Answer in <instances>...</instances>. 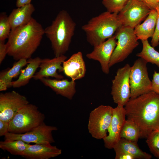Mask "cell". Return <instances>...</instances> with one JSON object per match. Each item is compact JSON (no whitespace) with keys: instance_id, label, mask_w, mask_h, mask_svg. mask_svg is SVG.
Returning <instances> with one entry per match:
<instances>
[{"instance_id":"cell-1","label":"cell","mask_w":159,"mask_h":159,"mask_svg":"<svg viewBox=\"0 0 159 159\" xmlns=\"http://www.w3.org/2000/svg\"><path fill=\"white\" fill-rule=\"evenodd\" d=\"M124 106L126 117L138 126L141 138L159 130V94L151 91L130 98Z\"/></svg>"},{"instance_id":"cell-2","label":"cell","mask_w":159,"mask_h":159,"mask_svg":"<svg viewBox=\"0 0 159 159\" xmlns=\"http://www.w3.org/2000/svg\"><path fill=\"white\" fill-rule=\"evenodd\" d=\"M44 34L42 25L32 18L27 24L11 30L6 43L7 54L16 61L31 58Z\"/></svg>"},{"instance_id":"cell-3","label":"cell","mask_w":159,"mask_h":159,"mask_svg":"<svg viewBox=\"0 0 159 159\" xmlns=\"http://www.w3.org/2000/svg\"><path fill=\"white\" fill-rule=\"evenodd\" d=\"M76 25L69 13L63 10L44 29V34L51 42L55 57L64 55L68 50Z\"/></svg>"},{"instance_id":"cell-4","label":"cell","mask_w":159,"mask_h":159,"mask_svg":"<svg viewBox=\"0 0 159 159\" xmlns=\"http://www.w3.org/2000/svg\"><path fill=\"white\" fill-rule=\"evenodd\" d=\"M122 26L118 14L107 11L92 17L81 28L87 42L94 47L111 37Z\"/></svg>"},{"instance_id":"cell-5","label":"cell","mask_w":159,"mask_h":159,"mask_svg":"<svg viewBox=\"0 0 159 159\" xmlns=\"http://www.w3.org/2000/svg\"><path fill=\"white\" fill-rule=\"evenodd\" d=\"M44 114L36 105L29 103L21 109L9 122V132L21 134L29 131L44 122Z\"/></svg>"},{"instance_id":"cell-6","label":"cell","mask_w":159,"mask_h":159,"mask_svg":"<svg viewBox=\"0 0 159 159\" xmlns=\"http://www.w3.org/2000/svg\"><path fill=\"white\" fill-rule=\"evenodd\" d=\"M114 35L117 40V43L110 59V68L123 61L139 44L133 28L122 26Z\"/></svg>"},{"instance_id":"cell-7","label":"cell","mask_w":159,"mask_h":159,"mask_svg":"<svg viewBox=\"0 0 159 159\" xmlns=\"http://www.w3.org/2000/svg\"><path fill=\"white\" fill-rule=\"evenodd\" d=\"M113 109L111 106L101 105L90 112L87 128L93 138L98 140L103 139L107 135Z\"/></svg>"},{"instance_id":"cell-8","label":"cell","mask_w":159,"mask_h":159,"mask_svg":"<svg viewBox=\"0 0 159 159\" xmlns=\"http://www.w3.org/2000/svg\"><path fill=\"white\" fill-rule=\"evenodd\" d=\"M147 63L140 58L135 61L131 67L130 75V98L137 97L151 91L152 81L148 76Z\"/></svg>"},{"instance_id":"cell-9","label":"cell","mask_w":159,"mask_h":159,"mask_svg":"<svg viewBox=\"0 0 159 159\" xmlns=\"http://www.w3.org/2000/svg\"><path fill=\"white\" fill-rule=\"evenodd\" d=\"M131 67L128 64L119 68L112 80L111 95L114 103L124 106L130 98V75Z\"/></svg>"},{"instance_id":"cell-10","label":"cell","mask_w":159,"mask_h":159,"mask_svg":"<svg viewBox=\"0 0 159 159\" xmlns=\"http://www.w3.org/2000/svg\"><path fill=\"white\" fill-rule=\"evenodd\" d=\"M150 11L142 0H129L118 15L122 26L134 29L145 19Z\"/></svg>"},{"instance_id":"cell-11","label":"cell","mask_w":159,"mask_h":159,"mask_svg":"<svg viewBox=\"0 0 159 159\" xmlns=\"http://www.w3.org/2000/svg\"><path fill=\"white\" fill-rule=\"evenodd\" d=\"M57 130V127L47 125L43 122L32 130L24 133L16 134L9 132L4 136L5 140H20L29 144H51L54 142L52 132Z\"/></svg>"},{"instance_id":"cell-12","label":"cell","mask_w":159,"mask_h":159,"mask_svg":"<svg viewBox=\"0 0 159 159\" xmlns=\"http://www.w3.org/2000/svg\"><path fill=\"white\" fill-rule=\"evenodd\" d=\"M29 103L24 96L14 91L0 94V120L9 122L18 112Z\"/></svg>"},{"instance_id":"cell-13","label":"cell","mask_w":159,"mask_h":159,"mask_svg":"<svg viewBox=\"0 0 159 159\" xmlns=\"http://www.w3.org/2000/svg\"><path fill=\"white\" fill-rule=\"evenodd\" d=\"M126 111L124 106L117 105L113 108L112 116L108 130V135L103 140L105 147L113 149L120 139L121 132L126 121Z\"/></svg>"},{"instance_id":"cell-14","label":"cell","mask_w":159,"mask_h":159,"mask_svg":"<svg viewBox=\"0 0 159 159\" xmlns=\"http://www.w3.org/2000/svg\"><path fill=\"white\" fill-rule=\"evenodd\" d=\"M117 43V39L114 34L106 41L94 47L93 50L87 54L86 57L89 59L99 62L102 72L108 74L110 71V62Z\"/></svg>"},{"instance_id":"cell-15","label":"cell","mask_w":159,"mask_h":159,"mask_svg":"<svg viewBox=\"0 0 159 159\" xmlns=\"http://www.w3.org/2000/svg\"><path fill=\"white\" fill-rule=\"evenodd\" d=\"M67 59L64 55L55 57L52 59H42L39 65V70L36 72L33 78L35 80H40L43 78L54 77L57 79H62L64 76L57 72H63L62 64Z\"/></svg>"},{"instance_id":"cell-16","label":"cell","mask_w":159,"mask_h":159,"mask_svg":"<svg viewBox=\"0 0 159 159\" xmlns=\"http://www.w3.org/2000/svg\"><path fill=\"white\" fill-rule=\"evenodd\" d=\"M63 72L65 74L75 81L84 77L86 72V67L82 54L78 52L73 54L62 64Z\"/></svg>"},{"instance_id":"cell-17","label":"cell","mask_w":159,"mask_h":159,"mask_svg":"<svg viewBox=\"0 0 159 159\" xmlns=\"http://www.w3.org/2000/svg\"><path fill=\"white\" fill-rule=\"evenodd\" d=\"M40 80L46 86L51 88L57 94L69 100L72 99L76 92L75 81L67 79H51L43 78Z\"/></svg>"},{"instance_id":"cell-18","label":"cell","mask_w":159,"mask_h":159,"mask_svg":"<svg viewBox=\"0 0 159 159\" xmlns=\"http://www.w3.org/2000/svg\"><path fill=\"white\" fill-rule=\"evenodd\" d=\"M61 150L50 143L30 144L23 157L31 159H49L58 156Z\"/></svg>"},{"instance_id":"cell-19","label":"cell","mask_w":159,"mask_h":159,"mask_svg":"<svg viewBox=\"0 0 159 159\" xmlns=\"http://www.w3.org/2000/svg\"><path fill=\"white\" fill-rule=\"evenodd\" d=\"M35 10L32 4L14 9L8 16L11 29L28 24L32 18V15Z\"/></svg>"},{"instance_id":"cell-20","label":"cell","mask_w":159,"mask_h":159,"mask_svg":"<svg viewBox=\"0 0 159 159\" xmlns=\"http://www.w3.org/2000/svg\"><path fill=\"white\" fill-rule=\"evenodd\" d=\"M157 16L156 9L151 10L143 22L138 24L134 28V32L138 40H146L152 37L155 30Z\"/></svg>"},{"instance_id":"cell-21","label":"cell","mask_w":159,"mask_h":159,"mask_svg":"<svg viewBox=\"0 0 159 159\" xmlns=\"http://www.w3.org/2000/svg\"><path fill=\"white\" fill-rule=\"evenodd\" d=\"M42 59L39 57L27 59L26 67L21 69L18 78L12 81L11 85L14 88H19L25 86L33 78L38 68L39 67Z\"/></svg>"},{"instance_id":"cell-22","label":"cell","mask_w":159,"mask_h":159,"mask_svg":"<svg viewBox=\"0 0 159 159\" xmlns=\"http://www.w3.org/2000/svg\"><path fill=\"white\" fill-rule=\"evenodd\" d=\"M114 149L122 150L133 156L135 159H150L152 156L143 151L139 148L137 142L121 138L114 146Z\"/></svg>"},{"instance_id":"cell-23","label":"cell","mask_w":159,"mask_h":159,"mask_svg":"<svg viewBox=\"0 0 159 159\" xmlns=\"http://www.w3.org/2000/svg\"><path fill=\"white\" fill-rule=\"evenodd\" d=\"M27 64V59H21L18 60L11 68L0 73V80L5 82L8 88L11 87L12 79L19 75L22 68Z\"/></svg>"},{"instance_id":"cell-24","label":"cell","mask_w":159,"mask_h":159,"mask_svg":"<svg viewBox=\"0 0 159 159\" xmlns=\"http://www.w3.org/2000/svg\"><path fill=\"white\" fill-rule=\"evenodd\" d=\"M30 145L20 140H5L0 141V148L12 155L23 156Z\"/></svg>"},{"instance_id":"cell-25","label":"cell","mask_w":159,"mask_h":159,"mask_svg":"<svg viewBox=\"0 0 159 159\" xmlns=\"http://www.w3.org/2000/svg\"><path fill=\"white\" fill-rule=\"evenodd\" d=\"M143 44L142 51L136 55L147 63L155 64L159 67V52L155 49L149 44L148 40L141 41Z\"/></svg>"},{"instance_id":"cell-26","label":"cell","mask_w":159,"mask_h":159,"mask_svg":"<svg viewBox=\"0 0 159 159\" xmlns=\"http://www.w3.org/2000/svg\"><path fill=\"white\" fill-rule=\"evenodd\" d=\"M120 137L131 141L137 142L141 138L140 130L132 121L127 119L122 129Z\"/></svg>"},{"instance_id":"cell-27","label":"cell","mask_w":159,"mask_h":159,"mask_svg":"<svg viewBox=\"0 0 159 159\" xmlns=\"http://www.w3.org/2000/svg\"><path fill=\"white\" fill-rule=\"evenodd\" d=\"M146 138V143L150 152L159 159V130L152 131Z\"/></svg>"},{"instance_id":"cell-28","label":"cell","mask_w":159,"mask_h":159,"mask_svg":"<svg viewBox=\"0 0 159 159\" xmlns=\"http://www.w3.org/2000/svg\"><path fill=\"white\" fill-rule=\"evenodd\" d=\"M129 0H102V3L107 11L118 14Z\"/></svg>"},{"instance_id":"cell-29","label":"cell","mask_w":159,"mask_h":159,"mask_svg":"<svg viewBox=\"0 0 159 159\" xmlns=\"http://www.w3.org/2000/svg\"><path fill=\"white\" fill-rule=\"evenodd\" d=\"M8 16L6 12L0 13V41H5L8 38L11 30Z\"/></svg>"},{"instance_id":"cell-30","label":"cell","mask_w":159,"mask_h":159,"mask_svg":"<svg viewBox=\"0 0 159 159\" xmlns=\"http://www.w3.org/2000/svg\"><path fill=\"white\" fill-rule=\"evenodd\" d=\"M155 9L157 13V18L154 33L151 41V45L154 48L159 44V2Z\"/></svg>"},{"instance_id":"cell-31","label":"cell","mask_w":159,"mask_h":159,"mask_svg":"<svg viewBox=\"0 0 159 159\" xmlns=\"http://www.w3.org/2000/svg\"><path fill=\"white\" fill-rule=\"evenodd\" d=\"M151 91L159 94V72L155 71L152 80Z\"/></svg>"},{"instance_id":"cell-32","label":"cell","mask_w":159,"mask_h":159,"mask_svg":"<svg viewBox=\"0 0 159 159\" xmlns=\"http://www.w3.org/2000/svg\"><path fill=\"white\" fill-rule=\"evenodd\" d=\"M115 152V159H135L132 155L122 150L114 149Z\"/></svg>"},{"instance_id":"cell-33","label":"cell","mask_w":159,"mask_h":159,"mask_svg":"<svg viewBox=\"0 0 159 159\" xmlns=\"http://www.w3.org/2000/svg\"><path fill=\"white\" fill-rule=\"evenodd\" d=\"M7 54V50L6 44L5 41H0V64L2 63Z\"/></svg>"},{"instance_id":"cell-34","label":"cell","mask_w":159,"mask_h":159,"mask_svg":"<svg viewBox=\"0 0 159 159\" xmlns=\"http://www.w3.org/2000/svg\"><path fill=\"white\" fill-rule=\"evenodd\" d=\"M9 123L0 120V136H5L9 132Z\"/></svg>"},{"instance_id":"cell-35","label":"cell","mask_w":159,"mask_h":159,"mask_svg":"<svg viewBox=\"0 0 159 159\" xmlns=\"http://www.w3.org/2000/svg\"><path fill=\"white\" fill-rule=\"evenodd\" d=\"M150 10L155 9L158 2V0H142Z\"/></svg>"},{"instance_id":"cell-36","label":"cell","mask_w":159,"mask_h":159,"mask_svg":"<svg viewBox=\"0 0 159 159\" xmlns=\"http://www.w3.org/2000/svg\"><path fill=\"white\" fill-rule=\"evenodd\" d=\"M32 0H16V6L17 7L31 4Z\"/></svg>"},{"instance_id":"cell-37","label":"cell","mask_w":159,"mask_h":159,"mask_svg":"<svg viewBox=\"0 0 159 159\" xmlns=\"http://www.w3.org/2000/svg\"><path fill=\"white\" fill-rule=\"evenodd\" d=\"M8 88L5 82L3 80H0V91H5L7 90Z\"/></svg>"},{"instance_id":"cell-38","label":"cell","mask_w":159,"mask_h":159,"mask_svg":"<svg viewBox=\"0 0 159 159\" xmlns=\"http://www.w3.org/2000/svg\"><path fill=\"white\" fill-rule=\"evenodd\" d=\"M158 2H159V0H158Z\"/></svg>"}]
</instances>
